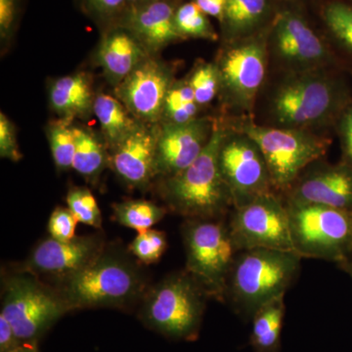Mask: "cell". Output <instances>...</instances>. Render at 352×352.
Listing matches in <instances>:
<instances>
[{
    "instance_id": "8992f818",
    "label": "cell",
    "mask_w": 352,
    "mask_h": 352,
    "mask_svg": "<svg viewBox=\"0 0 352 352\" xmlns=\"http://www.w3.org/2000/svg\"><path fill=\"white\" fill-rule=\"evenodd\" d=\"M1 312L22 342H36L69 311L52 285L25 271L2 273Z\"/></svg>"
},
{
    "instance_id": "ba28073f",
    "label": "cell",
    "mask_w": 352,
    "mask_h": 352,
    "mask_svg": "<svg viewBox=\"0 0 352 352\" xmlns=\"http://www.w3.org/2000/svg\"><path fill=\"white\" fill-rule=\"evenodd\" d=\"M223 219H185L182 234L185 270L201 285L208 298L226 302L227 280L239 252Z\"/></svg>"
},
{
    "instance_id": "484cf974",
    "label": "cell",
    "mask_w": 352,
    "mask_h": 352,
    "mask_svg": "<svg viewBox=\"0 0 352 352\" xmlns=\"http://www.w3.org/2000/svg\"><path fill=\"white\" fill-rule=\"evenodd\" d=\"M113 219L120 226L133 229L136 232L152 229L166 217L168 208L154 201L138 199L113 204Z\"/></svg>"
},
{
    "instance_id": "30bf717a",
    "label": "cell",
    "mask_w": 352,
    "mask_h": 352,
    "mask_svg": "<svg viewBox=\"0 0 352 352\" xmlns=\"http://www.w3.org/2000/svg\"><path fill=\"white\" fill-rule=\"evenodd\" d=\"M268 54V36L263 32L228 43L217 63L220 94L227 105L239 112H251L265 80Z\"/></svg>"
},
{
    "instance_id": "4316f807",
    "label": "cell",
    "mask_w": 352,
    "mask_h": 352,
    "mask_svg": "<svg viewBox=\"0 0 352 352\" xmlns=\"http://www.w3.org/2000/svg\"><path fill=\"white\" fill-rule=\"evenodd\" d=\"M200 108L188 78L175 80L166 94L160 124H187L198 119Z\"/></svg>"
},
{
    "instance_id": "ac0fdd59",
    "label": "cell",
    "mask_w": 352,
    "mask_h": 352,
    "mask_svg": "<svg viewBox=\"0 0 352 352\" xmlns=\"http://www.w3.org/2000/svg\"><path fill=\"white\" fill-rule=\"evenodd\" d=\"M287 201L325 206L352 214V166L342 162L302 173L284 195Z\"/></svg>"
},
{
    "instance_id": "3957f363",
    "label": "cell",
    "mask_w": 352,
    "mask_h": 352,
    "mask_svg": "<svg viewBox=\"0 0 352 352\" xmlns=\"http://www.w3.org/2000/svg\"><path fill=\"white\" fill-rule=\"evenodd\" d=\"M226 126L215 122L205 150L188 168L159 178L157 190L168 210L184 219H220L233 208L232 197L219 164Z\"/></svg>"
},
{
    "instance_id": "d6a6232c",
    "label": "cell",
    "mask_w": 352,
    "mask_h": 352,
    "mask_svg": "<svg viewBox=\"0 0 352 352\" xmlns=\"http://www.w3.org/2000/svg\"><path fill=\"white\" fill-rule=\"evenodd\" d=\"M168 248L166 233L149 229L138 234L129 245V251L139 263L153 264L159 261Z\"/></svg>"
},
{
    "instance_id": "e575fe53",
    "label": "cell",
    "mask_w": 352,
    "mask_h": 352,
    "mask_svg": "<svg viewBox=\"0 0 352 352\" xmlns=\"http://www.w3.org/2000/svg\"><path fill=\"white\" fill-rule=\"evenodd\" d=\"M76 220L68 208L57 207L48 220L47 230L53 239L59 241L73 240L76 237Z\"/></svg>"
},
{
    "instance_id": "9a60e30c",
    "label": "cell",
    "mask_w": 352,
    "mask_h": 352,
    "mask_svg": "<svg viewBox=\"0 0 352 352\" xmlns=\"http://www.w3.org/2000/svg\"><path fill=\"white\" fill-rule=\"evenodd\" d=\"M173 82L170 67L149 56L116 85L115 95L139 122L160 124L164 100Z\"/></svg>"
},
{
    "instance_id": "ffe728a7",
    "label": "cell",
    "mask_w": 352,
    "mask_h": 352,
    "mask_svg": "<svg viewBox=\"0 0 352 352\" xmlns=\"http://www.w3.org/2000/svg\"><path fill=\"white\" fill-rule=\"evenodd\" d=\"M149 56L140 41L120 25L104 31L97 54L102 71L113 87Z\"/></svg>"
},
{
    "instance_id": "8d00e7d4",
    "label": "cell",
    "mask_w": 352,
    "mask_h": 352,
    "mask_svg": "<svg viewBox=\"0 0 352 352\" xmlns=\"http://www.w3.org/2000/svg\"><path fill=\"white\" fill-rule=\"evenodd\" d=\"M0 156L12 162L22 159L15 126L3 113H0Z\"/></svg>"
},
{
    "instance_id": "f546056e",
    "label": "cell",
    "mask_w": 352,
    "mask_h": 352,
    "mask_svg": "<svg viewBox=\"0 0 352 352\" xmlns=\"http://www.w3.org/2000/svg\"><path fill=\"white\" fill-rule=\"evenodd\" d=\"M197 103L208 105L220 94L221 80L217 63H200L188 78Z\"/></svg>"
},
{
    "instance_id": "1f68e13d",
    "label": "cell",
    "mask_w": 352,
    "mask_h": 352,
    "mask_svg": "<svg viewBox=\"0 0 352 352\" xmlns=\"http://www.w3.org/2000/svg\"><path fill=\"white\" fill-rule=\"evenodd\" d=\"M67 206L80 223L96 229L102 228L103 219L100 208L90 190L85 187L69 189L67 195Z\"/></svg>"
},
{
    "instance_id": "44dd1931",
    "label": "cell",
    "mask_w": 352,
    "mask_h": 352,
    "mask_svg": "<svg viewBox=\"0 0 352 352\" xmlns=\"http://www.w3.org/2000/svg\"><path fill=\"white\" fill-rule=\"evenodd\" d=\"M95 97L89 78L82 73L57 78L50 89L53 111L61 119L71 122L76 118H85L90 111L94 112Z\"/></svg>"
},
{
    "instance_id": "b9f144b4",
    "label": "cell",
    "mask_w": 352,
    "mask_h": 352,
    "mask_svg": "<svg viewBox=\"0 0 352 352\" xmlns=\"http://www.w3.org/2000/svg\"><path fill=\"white\" fill-rule=\"evenodd\" d=\"M127 1V9L133 8V7H138L143 6V4L148 3V2L152 1V0H126Z\"/></svg>"
},
{
    "instance_id": "d6986e66",
    "label": "cell",
    "mask_w": 352,
    "mask_h": 352,
    "mask_svg": "<svg viewBox=\"0 0 352 352\" xmlns=\"http://www.w3.org/2000/svg\"><path fill=\"white\" fill-rule=\"evenodd\" d=\"M176 0H152L127 9L120 25L126 28L150 54L182 41L176 30Z\"/></svg>"
},
{
    "instance_id": "60d3db41",
    "label": "cell",
    "mask_w": 352,
    "mask_h": 352,
    "mask_svg": "<svg viewBox=\"0 0 352 352\" xmlns=\"http://www.w3.org/2000/svg\"><path fill=\"white\" fill-rule=\"evenodd\" d=\"M36 344V342H25L12 352H38Z\"/></svg>"
},
{
    "instance_id": "9c48e42d",
    "label": "cell",
    "mask_w": 352,
    "mask_h": 352,
    "mask_svg": "<svg viewBox=\"0 0 352 352\" xmlns=\"http://www.w3.org/2000/svg\"><path fill=\"white\" fill-rule=\"evenodd\" d=\"M286 201L294 252L338 264L352 261V214L325 206Z\"/></svg>"
},
{
    "instance_id": "f1b7e54d",
    "label": "cell",
    "mask_w": 352,
    "mask_h": 352,
    "mask_svg": "<svg viewBox=\"0 0 352 352\" xmlns=\"http://www.w3.org/2000/svg\"><path fill=\"white\" fill-rule=\"evenodd\" d=\"M176 30L183 39L199 38L217 41L219 36L208 20V16L197 6L195 2H185L176 8L175 15Z\"/></svg>"
},
{
    "instance_id": "cb8c5ba5",
    "label": "cell",
    "mask_w": 352,
    "mask_h": 352,
    "mask_svg": "<svg viewBox=\"0 0 352 352\" xmlns=\"http://www.w3.org/2000/svg\"><path fill=\"white\" fill-rule=\"evenodd\" d=\"M286 305L285 296L265 303L252 317L250 344L256 352H280Z\"/></svg>"
},
{
    "instance_id": "83f0119b",
    "label": "cell",
    "mask_w": 352,
    "mask_h": 352,
    "mask_svg": "<svg viewBox=\"0 0 352 352\" xmlns=\"http://www.w3.org/2000/svg\"><path fill=\"white\" fill-rule=\"evenodd\" d=\"M47 138L57 170L65 171L73 168L76 152V132L73 122L60 119L51 122L47 129Z\"/></svg>"
},
{
    "instance_id": "d590c367",
    "label": "cell",
    "mask_w": 352,
    "mask_h": 352,
    "mask_svg": "<svg viewBox=\"0 0 352 352\" xmlns=\"http://www.w3.org/2000/svg\"><path fill=\"white\" fill-rule=\"evenodd\" d=\"M22 0H0V38L7 43L13 38L19 23Z\"/></svg>"
},
{
    "instance_id": "5b68a950",
    "label": "cell",
    "mask_w": 352,
    "mask_h": 352,
    "mask_svg": "<svg viewBox=\"0 0 352 352\" xmlns=\"http://www.w3.org/2000/svg\"><path fill=\"white\" fill-rule=\"evenodd\" d=\"M208 296L186 270L166 275L141 300V316L155 330L173 339L194 340L200 330Z\"/></svg>"
},
{
    "instance_id": "ab89813d",
    "label": "cell",
    "mask_w": 352,
    "mask_h": 352,
    "mask_svg": "<svg viewBox=\"0 0 352 352\" xmlns=\"http://www.w3.org/2000/svg\"><path fill=\"white\" fill-rule=\"evenodd\" d=\"M197 6L210 17L221 21L226 9V0H193Z\"/></svg>"
},
{
    "instance_id": "8fae6325",
    "label": "cell",
    "mask_w": 352,
    "mask_h": 352,
    "mask_svg": "<svg viewBox=\"0 0 352 352\" xmlns=\"http://www.w3.org/2000/svg\"><path fill=\"white\" fill-rule=\"evenodd\" d=\"M227 224L238 252L252 249L294 252L286 201L276 192L232 208Z\"/></svg>"
},
{
    "instance_id": "277c9868",
    "label": "cell",
    "mask_w": 352,
    "mask_h": 352,
    "mask_svg": "<svg viewBox=\"0 0 352 352\" xmlns=\"http://www.w3.org/2000/svg\"><path fill=\"white\" fill-rule=\"evenodd\" d=\"M295 252L252 249L238 252L227 280L226 302L252 319L258 308L286 295L300 270Z\"/></svg>"
},
{
    "instance_id": "4dcf8cb0",
    "label": "cell",
    "mask_w": 352,
    "mask_h": 352,
    "mask_svg": "<svg viewBox=\"0 0 352 352\" xmlns=\"http://www.w3.org/2000/svg\"><path fill=\"white\" fill-rule=\"evenodd\" d=\"M324 22L329 31L346 50L352 53V6L332 1L323 11Z\"/></svg>"
},
{
    "instance_id": "f35d334b",
    "label": "cell",
    "mask_w": 352,
    "mask_h": 352,
    "mask_svg": "<svg viewBox=\"0 0 352 352\" xmlns=\"http://www.w3.org/2000/svg\"><path fill=\"white\" fill-rule=\"evenodd\" d=\"M23 344L6 316L0 314V352H12Z\"/></svg>"
},
{
    "instance_id": "836d02e7",
    "label": "cell",
    "mask_w": 352,
    "mask_h": 352,
    "mask_svg": "<svg viewBox=\"0 0 352 352\" xmlns=\"http://www.w3.org/2000/svg\"><path fill=\"white\" fill-rule=\"evenodd\" d=\"M80 3L89 17L103 25L104 31L120 25L127 11L126 0H80Z\"/></svg>"
},
{
    "instance_id": "7a4b0ae2",
    "label": "cell",
    "mask_w": 352,
    "mask_h": 352,
    "mask_svg": "<svg viewBox=\"0 0 352 352\" xmlns=\"http://www.w3.org/2000/svg\"><path fill=\"white\" fill-rule=\"evenodd\" d=\"M349 100L346 85L329 68L287 73L271 96L270 116L274 126L314 131L340 117Z\"/></svg>"
},
{
    "instance_id": "2e32d148",
    "label": "cell",
    "mask_w": 352,
    "mask_h": 352,
    "mask_svg": "<svg viewBox=\"0 0 352 352\" xmlns=\"http://www.w3.org/2000/svg\"><path fill=\"white\" fill-rule=\"evenodd\" d=\"M160 124H140L109 150V166L127 186L144 190L157 178Z\"/></svg>"
},
{
    "instance_id": "7c38bea8",
    "label": "cell",
    "mask_w": 352,
    "mask_h": 352,
    "mask_svg": "<svg viewBox=\"0 0 352 352\" xmlns=\"http://www.w3.org/2000/svg\"><path fill=\"white\" fill-rule=\"evenodd\" d=\"M219 164L232 197L233 208L275 192L261 148L242 129L227 131L220 146Z\"/></svg>"
},
{
    "instance_id": "e0dca14e",
    "label": "cell",
    "mask_w": 352,
    "mask_h": 352,
    "mask_svg": "<svg viewBox=\"0 0 352 352\" xmlns=\"http://www.w3.org/2000/svg\"><path fill=\"white\" fill-rule=\"evenodd\" d=\"M215 120L200 118L184 124H160L157 147V178L180 173L205 150Z\"/></svg>"
},
{
    "instance_id": "7402d4cb",
    "label": "cell",
    "mask_w": 352,
    "mask_h": 352,
    "mask_svg": "<svg viewBox=\"0 0 352 352\" xmlns=\"http://www.w3.org/2000/svg\"><path fill=\"white\" fill-rule=\"evenodd\" d=\"M270 0H226L220 21L227 43H235L259 34L270 17Z\"/></svg>"
},
{
    "instance_id": "d4e9b609",
    "label": "cell",
    "mask_w": 352,
    "mask_h": 352,
    "mask_svg": "<svg viewBox=\"0 0 352 352\" xmlns=\"http://www.w3.org/2000/svg\"><path fill=\"white\" fill-rule=\"evenodd\" d=\"M75 132L76 152L73 168L87 179H96L109 166L107 146L83 127L75 126Z\"/></svg>"
},
{
    "instance_id": "ee69618b",
    "label": "cell",
    "mask_w": 352,
    "mask_h": 352,
    "mask_svg": "<svg viewBox=\"0 0 352 352\" xmlns=\"http://www.w3.org/2000/svg\"><path fill=\"white\" fill-rule=\"evenodd\" d=\"M176 1H178V0H176Z\"/></svg>"
},
{
    "instance_id": "4fadbf2b",
    "label": "cell",
    "mask_w": 352,
    "mask_h": 352,
    "mask_svg": "<svg viewBox=\"0 0 352 352\" xmlns=\"http://www.w3.org/2000/svg\"><path fill=\"white\" fill-rule=\"evenodd\" d=\"M268 50L288 73L329 68L332 53L302 16L293 11L278 14L268 36Z\"/></svg>"
},
{
    "instance_id": "603a6c76",
    "label": "cell",
    "mask_w": 352,
    "mask_h": 352,
    "mask_svg": "<svg viewBox=\"0 0 352 352\" xmlns=\"http://www.w3.org/2000/svg\"><path fill=\"white\" fill-rule=\"evenodd\" d=\"M94 113L100 124L108 150L119 144L139 124H142L131 115L117 97L112 95L97 94L94 100Z\"/></svg>"
},
{
    "instance_id": "6da1fadb",
    "label": "cell",
    "mask_w": 352,
    "mask_h": 352,
    "mask_svg": "<svg viewBox=\"0 0 352 352\" xmlns=\"http://www.w3.org/2000/svg\"><path fill=\"white\" fill-rule=\"evenodd\" d=\"M140 264L129 249L107 245L92 263L52 286L69 311L83 308L122 309L140 302L150 287Z\"/></svg>"
},
{
    "instance_id": "5bb4252c",
    "label": "cell",
    "mask_w": 352,
    "mask_h": 352,
    "mask_svg": "<svg viewBox=\"0 0 352 352\" xmlns=\"http://www.w3.org/2000/svg\"><path fill=\"white\" fill-rule=\"evenodd\" d=\"M106 245L105 238L99 233L76 236L69 241L53 239L50 236L34 245L17 268L52 285L82 270L104 251Z\"/></svg>"
},
{
    "instance_id": "52a82bcc",
    "label": "cell",
    "mask_w": 352,
    "mask_h": 352,
    "mask_svg": "<svg viewBox=\"0 0 352 352\" xmlns=\"http://www.w3.org/2000/svg\"><path fill=\"white\" fill-rule=\"evenodd\" d=\"M243 131L261 148L273 190L284 196L310 164L325 156L330 139L305 129L258 126L245 122Z\"/></svg>"
},
{
    "instance_id": "7bdbcfd3",
    "label": "cell",
    "mask_w": 352,
    "mask_h": 352,
    "mask_svg": "<svg viewBox=\"0 0 352 352\" xmlns=\"http://www.w3.org/2000/svg\"><path fill=\"white\" fill-rule=\"evenodd\" d=\"M338 265L352 278V261H344V263L338 264Z\"/></svg>"
},
{
    "instance_id": "74e56055",
    "label": "cell",
    "mask_w": 352,
    "mask_h": 352,
    "mask_svg": "<svg viewBox=\"0 0 352 352\" xmlns=\"http://www.w3.org/2000/svg\"><path fill=\"white\" fill-rule=\"evenodd\" d=\"M340 132L344 163L352 166V106H349L340 116Z\"/></svg>"
}]
</instances>
